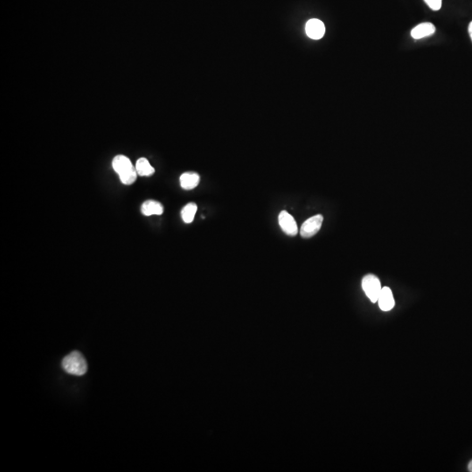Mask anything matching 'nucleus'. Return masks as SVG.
I'll use <instances>...</instances> for the list:
<instances>
[{
	"instance_id": "obj_1",
	"label": "nucleus",
	"mask_w": 472,
	"mask_h": 472,
	"mask_svg": "<svg viewBox=\"0 0 472 472\" xmlns=\"http://www.w3.org/2000/svg\"><path fill=\"white\" fill-rule=\"evenodd\" d=\"M112 166L114 171L119 175L120 180L123 185L129 186L136 181L138 174L136 167L133 166L129 157L123 155L115 157L112 161Z\"/></svg>"
},
{
	"instance_id": "obj_2",
	"label": "nucleus",
	"mask_w": 472,
	"mask_h": 472,
	"mask_svg": "<svg viewBox=\"0 0 472 472\" xmlns=\"http://www.w3.org/2000/svg\"><path fill=\"white\" fill-rule=\"evenodd\" d=\"M62 367L67 373L77 376L83 375L88 370L87 361L83 355L77 351L73 352L63 358Z\"/></svg>"
},
{
	"instance_id": "obj_3",
	"label": "nucleus",
	"mask_w": 472,
	"mask_h": 472,
	"mask_svg": "<svg viewBox=\"0 0 472 472\" xmlns=\"http://www.w3.org/2000/svg\"><path fill=\"white\" fill-rule=\"evenodd\" d=\"M361 285L362 289L366 293V297L370 299V301L372 303H377L378 298L382 289L379 278L374 275H366V276H364L362 279Z\"/></svg>"
},
{
	"instance_id": "obj_4",
	"label": "nucleus",
	"mask_w": 472,
	"mask_h": 472,
	"mask_svg": "<svg viewBox=\"0 0 472 472\" xmlns=\"http://www.w3.org/2000/svg\"><path fill=\"white\" fill-rule=\"evenodd\" d=\"M324 217L321 214H316L304 222L300 229V235L303 238H311L319 231L323 224Z\"/></svg>"
},
{
	"instance_id": "obj_5",
	"label": "nucleus",
	"mask_w": 472,
	"mask_h": 472,
	"mask_svg": "<svg viewBox=\"0 0 472 472\" xmlns=\"http://www.w3.org/2000/svg\"><path fill=\"white\" fill-rule=\"evenodd\" d=\"M278 221L282 231L288 236H295L297 235L298 232L297 222L288 212L282 211L278 216Z\"/></svg>"
},
{
	"instance_id": "obj_6",
	"label": "nucleus",
	"mask_w": 472,
	"mask_h": 472,
	"mask_svg": "<svg viewBox=\"0 0 472 472\" xmlns=\"http://www.w3.org/2000/svg\"><path fill=\"white\" fill-rule=\"evenodd\" d=\"M305 32L309 38L320 39L325 34L324 24L317 19H312L305 25Z\"/></svg>"
},
{
	"instance_id": "obj_7",
	"label": "nucleus",
	"mask_w": 472,
	"mask_h": 472,
	"mask_svg": "<svg viewBox=\"0 0 472 472\" xmlns=\"http://www.w3.org/2000/svg\"><path fill=\"white\" fill-rule=\"evenodd\" d=\"M378 304L383 312H389L394 307V299L392 290L389 287H383L378 298Z\"/></svg>"
},
{
	"instance_id": "obj_8",
	"label": "nucleus",
	"mask_w": 472,
	"mask_h": 472,
	"mask_svg": "<svg viewBox=\"0 0 472 472\" xmlns=\"http://www.w3.org/2000/svg\"><path fill=\"white\" fill-rule=\"evenodd\" d=\"M435 32V27L434 25L430 22L422 23L413 28L411 31V36L415 39L425 38L433 35Z\"/></svg>"
},
{
	"instance_id": "obj_9",
	"label": "nucleus",
	"mask_w": 472,
	"mask_h": 472,
	"mask_svg": "<svg viewBox=\"0 0 472 472\" xmlns=\"http://www.w3.org/2000/svg\"><path fill=\"white\" fill-rule=\"evenodd\" d=\"M199 175L196 172H185L180 176V186L185 190H192L199 183Z\"/></svg>"
},
{
	"instance_id": "obj_10",
	"label": "nucleus",
	"mask_w": 472,
	"mask_h": 472,
	"mask_svg": "<svg viewBox=\"0 0 472 472\" xmlns=\"http://www.w3.org/2000/svg\"><path fill=\"white\" fill-rule=\"evenodd\" d=\"M141 212L145 216L161 215L164 212V207L159 202L155 201V200H147L143 203Z\"/></svg>"
},
{
	"instance_id": "obj_11",
	"label": "nucleus",
	"mask_w": 472,
	"mask_h": 472,
	"mask_svg": "<svg viewBox=\"0 0 472 472\" xmlns=\"http://www.w3.org/2000/svg\"><path fill=\"white\" fill-rule=\"evenodd\" d=\"M137 170V174L142 177H149L153 175L155 172L154 168L149 163L148 160L145 157H141L137 160V164L135 165Z\"/></svg>"
},
{
	"instance_id": "obj_12",
	"label": "nucleus",
	"mask_w": 472,
	"mask_h": 472,
	"mask_svg": "<svg viewBox=\"0 0 472 472\" xmlns=\"http://www.w3.org/2000/svg\"><path fill=\"white\" fill-rule=\"evenodd\" d=\"M197 205L195 203H189L187 206H184L183 209L181 211V216L183 219L184 222L186 223H191L195 220V214L197 212Z\"/></svg>"
},
{
	"instance_id": "obj_13",
	"label": "nucleus",
	"mask_w": 472,
	"mask_h": 472,
	"mask_svg": "<svg viewBox=\"0 0 472 472\" xmlns=\"http://www.w3.org/2000/svg\"><path fill=\"white\" fill-rule=\"evenodd\" d=\"M428 6L433 11H438L442 8V0H424Z\"/></svg>"
},
{
	"instance_id": "obj_14",
	"label": "nucleus",
	"mask_w": 472,
	"mask_h": 472,
	"mask_svg": "<svg viewBox=\"0 0 472 472\" xmlns=\"http://www.w3.org/2000/svg\"><path fill=\"white\" fill-rule=\"evenodd\" d=\"M469 34H470V36H471L472 40V21L469 25Z\"/></svg>"
},
{
	"instance_id": "obj_15",
	"label": "nucleus",
	"mask_w": 472,
	"mask_h": 472,
	"mask_svg": "<svg viewBox=\"0 0 472 472\" xmlns=\"http://www.w3.org/2000/svg\"><path fill=\"white\" fill-rule=\"evenodd\" d=\"M468 470L469 472H472V460L469 463L468 465Z\"/></svg>"
}]
</instances>
